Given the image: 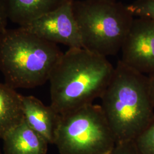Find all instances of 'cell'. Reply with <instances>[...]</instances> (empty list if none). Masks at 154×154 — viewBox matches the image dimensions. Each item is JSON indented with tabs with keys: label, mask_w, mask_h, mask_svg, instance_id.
I'll list each match as a JSON object with an SVG mask.
<instances>
[{
	"label": "cell",
	"mask_w": 154,
	"mask_h": 154,
	"mask_svg": "<svg viewBox=\"0 0 154 154\" xmlns=\"http://www.w3.org/2000/svg\"><path fill=\"white\" fill-rule=\"evenodd\" d=\"M114 67L107 57L82 48L63 53L50 76V105L61 116L100 98Z\"/></svg>",
	"instance_id": "6da1fadb"
},
{
	"label": "cell",
	"mask_w": 154,
	"mask_h": 154,
	"mask_svg": "<svg viewBox=\"0 0 154 154\" xmlns=\"http://www.w3.org/2000/svg\"><path fill=\"white\" fill-rule=\"evenodd\" d=\"M100 99L116 143L134 140L154 121L148 77L121 60Z\"/></svg>",
	"instance_id": "7a4b0ae2"
},
{
	"label": "cell",
	"mask_w": 154,
	"mask_h": 154,
	"mask_svg": "<svg viewBox=\"0 0 154 154\" xmlns=\"http://www.w3.org/2000/svg\"><path fill=\"white\" fill-rule=\"evenodd\" d=\"M62 54L57 44L21 27L0 35V71L14 89L44 85Z\"/></svg>",
	"instance_id": "3957f363"
},
{
	"label": "cell",
	"mask_w": 154,
	"mask_h": 154,
	"mask_svg": "<svg viewBox=\"0 0 154 154\" xmlns=\"http://www.w3.org/2000/svg\"><path fill=\"white\" fill-rule=\"evenodd\" d=\"M82 48L107 57L121 51L135 17L115 1L73 0Z\"/></svg>",
	"instance_id": "277c9868"
},
{
	"label": "cell",
	"mask_w": 154,
	"mask_h": 154,
	"mask_svg": "<svg viewBox=\"0 0 154 154\" xmlns=\"http://www.w3.org/2000/svg\"><path fill=\"white\" fill-rule=\"evenodd\" d=\"M116 140L100 105L61 116L54 144L60 154H109Z\"/></svg>",
	"instance_id": "5b68a950"
},
{
	"label": "cell",
	"mask_w": 154,
	"mask_h": 154,
	"mask_svg": "<svg viewBox=\"0 0 154 154\" xmlns=\"http://www.w3.org/2000/svg\"><path fill=\"white\" fill-rule=\"evenodd\" d=\"M72 2L73 0H67L57 9L21 28L55 44L65 45L69 48H82Z\"/></svg>",
	"instance_id": "8992f818"
},
{
	"label": "cell",
	"mask_w": 154,
	"mask_h": 154,
	"mask_svg": "<svg viewBox=\"0 0 154 154\" xmlns=\"http://www.w3.org/2000/svg\"><path fill=\"white\" fill-rule=\"evenodd\" d=\"M123 62L144 74L154 72V21L135 18L122 48Z\"/></svg>",
	"instance_id": "52a82bcc"
},
{
	"label": "cell",
	"mask_w": 154,
	"mask_h": 154,
	"mask_svg": "<svg viewBox=\"0 0 154 154\" xmlns=\"http://www.w3.org/2000/svg\"><path fill=\"white\" fill-rule=\"evenodd\" d=\"M23 119L49 144H54L61 115L32 95H21Z\"/></svg>",
	"instance_id": "ba28073f"
},
{
	"label": "cell",
	"mask_w": 154,
	"mask_h": 154,
	"mask_svg": "<svg viewBox=\"0 0 154 154\" xmlns=\"http://www.w3.org/2000/svg\"><path fill=\"white\" fill-rule=\"evenodd\" d=\"M3 140L4 154H46L48 142L23 121Z\"/></svg>",
	"instance_id": "9c48e42d"
},
{
	"label": "cell",
	"mask_w": 154,
	"mask_h": 154,
	"mask_svg": "<svg viewBox=\"0 0 154 154\" xmlns=\"http://www.w3.org/2000/svg\"><path fill=\"white\" fill-rule=\"evenodd\" d=\"M67 0H6L8 19L24 26L63 5Z\"/></svg>",
	"instance_id": "30bf717a"
},
{
	"label": "cell",
	"mask_w": 154,
	"mask_h": 154,
	"mask_svg": "<svg viewBox=\"0 0 154 154\" xmlns=\"http://www.w3.org/2000/svg\"><path fill=\"white\" fill-rule=\"evenodd\" d=\"M21 94L0 83V139L23 121Z\"/></svg>",
	"instance_id": "8fae6325"
},
{
	"label": "cell",
	"mask_w": 154,
	"mask_h": 154,
	"mask_svg": "<svg viewBox=\"0 0 154 154\" xmlns=\"http://www.w3.org/2000/svg\"><path fill=\"white\" fill-rule=\"evenodd\" d=\"M127 7L134 17L154 21V0H135Z\"/></svg>",
	"instance_id": "7c38bea8"
},
{
	"label": "cell",
	"mask_w": 154,
	"mask_h": 154,
	"mask_svg": "<svg viewBox=\"0 0 154 154\" xmlns=\"http://www.w3.org/2000/svg\"><path fill=\"white\" fill-rule=\"evenodd\" d=\"M142 154H154V121L135 140Z\"/></svg>",
	"instance_id": "4fadbf2b"
},
{
	"label": "cell",
	"mask_w": 154,
	"mask_h": 154,
	"mask_svg": "<svg viewBox=\"0 0 154 154\" xmlns=\"http://www.w3.org/2000/svg\"><path fill=\"white\" fill-rule=\"evenodd\" d=\"M110 154H142L134 140L116 142Z\"/></svg>",
	"instance_id": "5bb4252c"
},
{
	"label": "cell",
	"mask_w": 154,
	"mask_h": 154,
	"mask_svg": "<svg viewBox=\"0 0 154 154\" xmlns=\"http://www.w3.org/2000/svg\"><path fill=\"white\" fill-rule=\"evenodd\" d=\"M8 20L6 0H0V34L7 29Z\"/></svg>",
	"instance_id": "9a60e30c"
},
{
	"label": "cell",
	"mask_w": 154,
	"mask_h": 154,
	"mask_svg": "<svg viewBox=\"0 0 154 154\" xmlns=\"http://www.w3.org/2000/svg\"><path fill=\"white\" fill-rule=\"evenodd\" d=\"M149 93L151 102L154 107V72L148 74Z\"/></svg>",
	"instance_id": "2e32d148"
},
{
	"label": "cell",
	"mask_w": 154,
	"mask_h": 154,
	"mask_svg": "<svg viewBox=\"0 0 154 154\" xmlns=\"http://www.w3.org/2000/svg\"><path fill=\"white\" fill-rule=\"evenodd\" d=\"M90 1H115L117 0H90Z\"/></svg>",
	"instance_id": "e0dca14e"
},
{
	"label": "cell",
	"mask_w": 154,
	"mask_h": 154,
	"mask_svg": "<svg viewBox=\"0 0 154 154\" xmlns=\"http://www.w3.org/2000/svg\"><path fill=\"white\" fill-rule=\"evenodd\" d=\"M0 154H3V153H2V152H1V151H0Z\"/></svg>",
	"instance_id": "ac0fdd59"
},
{
	"label": "cell",
	"mask_w": 154,
	"mask_h": 154,
	"mask_svg": "<svg viewBox=\"0 0 154 154\" xmlns=\"http://www.w3.org/2000/svg\"><path fill=\"white\" fill-rule=\"evenodd\" d=\"M1 34H0V35H1Z\"/></svg>",
	"instance_id": "d6986e66"
},
{
	"label": "cell",
	"mask_w": 154,
	"mask_h": 154,
	"mask_svg": "<svg viewBox=\"0 0 154 154\" xmlns=\"http://www.w3.org/2000/svg\"></svg>",
	"instance_id": "ffe728a7"
}]
</instances>
